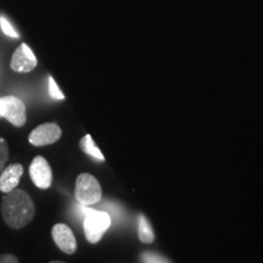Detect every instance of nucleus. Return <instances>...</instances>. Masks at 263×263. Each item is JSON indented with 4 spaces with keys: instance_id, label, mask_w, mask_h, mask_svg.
Wrapping results in <instances>:
<instances>
[{
    "instance_id": "nucleus-1",
    "label": "nucleus",
    "mask_w": 263,
    "mask_h": 263,
    "mask_svg": "<svg viewBox=\"0 0 263 263\" xmlns=\"http://www.w3.org/2000/svg\"><path fill=\"white\" fill-rule=\"evenodd\" d=\"M2 213L6 224L12 229H21L32 222L35 207L25 190L14 189L2 200Z\"/></svg>"
},
{
    "instance_id": "nucleus-2",
    "label": "nucleus",
    "mask_w": 263,
    "mask_h": 263,
    "mask_svg": "<svg viewBox=\"0 0 263 263\" xmlns=\"http://www.w3.org/2000/svg\"><path fill=\"white\" fill-rule=\"evenodd\" d=\"M76 199L82 205L89 206L98 203L103 196L100 183L89 173H82L76 180Z\"/></svg>"
},
{
    "instance_id": "nucleus-3",
    "label": "nucleus",
    "mask_w": 263,
    "mask_h": 263,
    "mask_svg": "<svg viewBox=\"0 0 263 263\" xmlns=\"http://www.w3.org/2000/svg\"><path fill=\"white\" fill-rule=\"evenodd\" d=\"M84 234L90 244H97L103 238L105 232L110 228L111 217L104 211L87 210L84 218Z\"/></svg>"
},
{
    "instance_id": "nucleus-4",
    "label": "nucleus",
    "mask_w": 263,
    "mask_h": 263,
    "mask_svg": "<svg viewBox=\"0 0 263 263\" xmlns=\"http://www.w3.org/2000/svg\"><path fill=\"white\" fill-rule=\"evenodd\" d=\"M0 116L15 127H22L27 121L24 101L12 95L0 98Z\"/></svg>"
},
{
    "instance_id": "nucleus-5",
    "label": "nucleus",
    "mask_w": 263,
    "mask_h": 263,
    "mask_svg": "<svg viewBox=\"0 0 263 263\" xmlns=\"http://www.w3.org/2000/svg\"><path fill=\"white\" fill-rule=\"evenodd\" d=\"M37 58L33 54L31 48L25 43H22L12 54L10 67L17 73H28L37 67Z\"/></svg>"
},
{
    "instance_id": "nucleus-6",
    "label": "nucleus",
    "mask_w": 263,
    "mask_h": 263,
    "mask_svg": "<svg viewBox=\"0 0 263 263\" xmlns=\"http://www.w3.org/2000/svg\"><path fill=\"white\" fill-rule=\"evenodd\" d=\"M61 128L55 123H43L35 127L28 137V141L34 146H45L57 143L61 138Z\"/></svg>"
},
{
    "instance_id": "nucleus-7",
    "label": "nucleus",
    "mask_w": 263,
    "mask_h": 263,
    "mask_svg": "<svg viewBox=\"0 0 263 263\" xmlns=\"http://www.w3.org/2000/svg\"><path fill=\"white\" fill-rule=\"evenodd\" d=\"M29 176H31L34 185L39 189H48L51 185V167L43 156H37L33 159L31 166H29Z\"/></svg>"
},
{
    "instance_id": "nucleus-8",
    "label": "nucleus",
    "mask_w": 263,
    "mask_h": 263,
    "mask_svg": "<svg viewBox=\"0 0 263 263\" xmlns=\"http://www.w3.org/2000/svg\"><path fill=\"white\" fill-rule=\"evenodd\" d=\"M52 239H54L55 244L62 252L67 255H73L77 250V241H76L74 234L68 226L62 224H55L54 228L51 230Z\"/></svg>"
},
{
    "instance_id": "nucleus-9",
    "label": "nucleus",
    "mask_w": 263,
    "mask_h": 263,
    "mask_svg": "<svg viewBox=\"0 0 263 263\" xmlns=\"http://www.w3.org/2000/svg\"><path fill=\"white\" fill-rule=\"evenodd\" d=\"M24 174V166L21 163H12L5 167L0 173V192L9 193L17 188Z\"/></svg>"
},
{
    "instance_id": "nucleus-10",
    "label": "nucleus",
    "mask_w": 263,
    "mask_h": 263,
    "mask_svg": "<svg viewBox=\"0 0 263 263\" xmlns=\"http://www.w3.org/2000/svg\"><path fill=\"white\" fill-rule=\"evenodd\" d=\"M80 146L81 149L84 151L87 155H89L91 157H94L95 160H99V161H104V155L101 154V151L99 147L95 145L93 138H91L89 134H87V136L83 137V139L81 140L80 143Z\"/></svg>"
},
{
    "instance_id": "nucleus-11",
    "label": "nucleus",
    "mask_w": 263,
    "mask_h": 263,
    "mask_svg": "<svg viewBox=\"0 0 263 263\" xmlns=\"http://www.w3.org/2000/svg\"><path fill=\"white\" fill-rule=\"evenodd\" d=\"M138 235H139L140 241L145 242V244H150L155 239V234H154L153 228H151L150 223L147 219L141 215L139 217V223H138Z\"/></svg>"
},
{
    "instance_id": "nucleus-12",
    "label": "nucleus",
    "mask_w": 263,
    "mask_h": 263,
    "mask_svg": "<svg viewBox=\"0 0 263 263\" xmlns=\"http://www.w3.org/2000/svg\"><path fill=\"white\" fill-rule=\"evenodd\" d=\"M9 160V146L4 138H0V173L5 168Z\"/></svg>"
},
{
    "instance_id": "nucleus-13",
    "label": "nucleus",
    "mask_w": 263,
    "mask_h": 263,
    "mask_svg": "<svg viewBox=\"0 0 263 263\" xmlns=\"http://www.w3.org/2000/svg\"><path fill=\"white\" fill-rule=\"evenodd\" d=\"M141 261L143 263H171L168 259L155 254V252H144L141 255Z\"/></svg>"
},
{
    "instance_id": "nucleus-14",
    "label": "nucleus",
    "mask_w": 263,
    "mask_h": 263,
    "mask_svg": "<svg viewBox=\"0 0 263 263\" xmlns=\"http://www.w3.org/2000/svg\"><path fill=\"white\" fill-rule=\"evenodd\" d=\"M0 27H2V31L4 32V34L8 35V37L11 38H18L20 34L15 31V28L12 27L11 24L3 16H0Z\"/></svg>"
},
{
    "instance_id": "nucleus-15",
    "label": "nucleus",
    "mask_w": 263,
    "mask_h": 263,
    "mask_svg": "<svg viewBox=\"0 0 263 263\" xmlns=\"http://www.w3.org/2000/svg\"><path fill=\"white\" fill-rule=\"evenodd\" d=\"M49 94L52 99H57V100H64L65 99V95L62 94L60 88L58 87L52 77H49Z\"/></svg>"
},
{
    "instance_id": "nucleus-16",
    "label": "nucleus",
    "mask_w": 263,
    "mask_h": 263,
    "mask_svg": "<svg viewBox=\"0 0 263 263\" xmlns=\"http://www.w3.org/2000/svg\"><path fill=\"white\" fill-rule=\"evenodd\" d=\"M0 263H20L18 258L12 254L0 255Z\"/></svg>"
},
{
    "instance_id": "nucleus-17",
    "label": "nucleus",
    "mask_w": 263,
    "mask_h": 263,
    "mask_svg": "<svg viewBox=\"0 0 263 263\" xmlns=\"http://www.w3.org/2000/svg\"><path fill=\"white\" fill-rule=\"evenodd\" d=\"M49 263H66V262H62V261H51V262H49Z\"/></svg>"
},
{
    "instance_id": "nucleus-18",
    "label": "nucleus",
    "mask_w": 263,
    "mask_h": 263,
    "mask_svg": "<svg viewBox=\"0 0 263 263\" xmlns=\"http://www.w3.org/2000/svg\"><path fill=\"white\" fill-rule=\"evenodd\" d=\"M0 117H2V116H0Z\"/></svg>"
}]
</instances>
